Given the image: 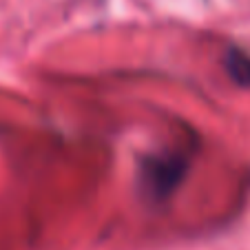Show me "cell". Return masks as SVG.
Wrapping results in <instances>:
<instances>
[{
    "instance_id": "1",
    "label": "cell",
    "mask_w": 250,
    "mask_h": 250,
    "mask_svg": "<svg viewBox=\"0 0 250 250\" xmlns=\"http://www.w3.org/2000/svg\"><path fill=\"white\" fill-rule=\"evenodd\" d=\"M193 151L184 148H164L146 153L137 164V184L144 199L162 204L173 197L190 168Z\"/></svg>"
},
{
    "instance_id": "2",
    "label": "cell",
    "mask_w": 250,
    "mask_h": 250,
    "mask_svg": "<svg viewBox=\"0 0 250 250\" xmlns=\"http://www.w3.org/2000/svg\"><path fill=\"white\" fill-rule=\"evenodd\" d=\"M224 69L239 86H250V53L239 47H228L224 53Z\"/></svg>"
}]
</instances>
